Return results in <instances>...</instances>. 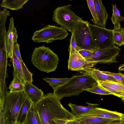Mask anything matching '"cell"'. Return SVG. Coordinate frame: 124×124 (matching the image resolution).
Wrapping results in <instances>:
<instances>
[{
    "mask_svg": "<svg viewBox=\"0 0 124 124\" xmlns=\"http://www.w3.org/2000/svg\"><path fill=\"white\" fill-rule=\"evenodd\" d=\"M60 100L53 93L44 95L32 107L40 124H59L58 119L69 121L79 118L66 109Z\"/></svg>",
    "mask_w": 124,
    "mask_h": 124,
    "instance_id": "cell-1",
    "label": "cell"
},
{
    "mask_svg": "<svg viewBox=\"0 0 124 124\" xmlns=\"http://www.w3.org/2000/svg\"><path fill=\"white\" fill-rule=\"evenodd\" d=\"M97 83L89 75L82 74L74 75L62 85L57 88L53 93L60 100L66 97L77 96L84 89L90 88Z\"/></svg>",
    "mask_w": 124,
    "mask_h": 124,
    "instance_id": "cell-2",
    "label": "cell"
},
{
    "mask_svg": "<svg viewBox=\"0 0 124 124\" xmlns=\"http://www.w3.org/2000/svg\"><path fill=\"white\" fill-rule=\"evenodd\" d=\"M59 61L57 55L44 46L35 47L31 56V62L33 65L39 70L47 73L54 71Z\"/></svg>",
    "mask_w": 124,
    "mask_h": 124,
    "instance_id": "cell-3",
    "label": "cell"
},
{
    "mask_svg": "<svg viewBox=\"0 0 124 124\" xmlns=\"http://www.w3.org/2000/svg\"><path fill=\"white\" fill-rule=\"evenodd\" d=\"M27 98L24 91L7 92L1 111L4 117L5 124H12L13 122H17L21 108Z\"/></svg>",
    "mask_w": 124,
    "mask_h": 124,
    "instance_id": "cell-4",
    "label": "cell"
},
{
    "mask_svg": "<svg viewBox=\"0 0 124 124\" xmlns=\"http://www.w3.org/2000/svg\"><path fill=\"white\" fill-rule=\"evenodd\" d=\"M71 6L70 4L58 7L54 11L52 20L72 33L74 27L84 20L75 14L71 9Z\"/></svg>",
    "mask_w": 124,
    "mask_h": 124,
    "instance_id": "cell-5",
    "label": "cell"
},
{
    "mask_svg": "<svg viewBox=\"0 0 124 124\" xmlns=\"http://www.w3.org/2000/svg\"><path fill=\"white\" fill-rule=\"evenodd\" d=\"M88 23L84 20L79 23L74 27L72 32L78 47L94 51L99 48L93 38Z\"/></svg>",
    "mask_w": 124,
    "mask_h": 124,
    "instance_id": "cell-6",
    "label": "cell"
},
{
    "mask_svg": "<svg viewBox=\"0 0 124 124\" xmlns=\"http://www.w3.org/2000/svg\"><path fill=\"white\" fill-rule=\"evenodd\" d=\"M68 34L66 30L62 27L48 25L35 31L31 39L35 42L47 44L55 40L64 39Z\"/></svg>",
    "mask_w": 124,
    "mask_h": 124,
    "instance_id": "cell-7",
    "label": "cell"
},
{
    "mask_svg": "<svg viewBox=\"0 0 124 124\" xmlns=\"http://www.w3.org/2000/svg\"><path fill=\"white\" fill-rule=\"evenodd\" d=\"M121 49L115 45L103 49H98L94 51L91 57L85 59L89 68H91L97 63L109 64L117 63L116 57Z\"/></svg>",
    "mask_w": 124,
    "mask_h": 124,
    "instance_id": "cell-8",
    "label": "cell"
},
{
    "mask_svg": "<svg viewBox=\"0 0 124 124\" xmlns=\"http://www.w3.org/2000/svg\"><path fill=\"white\" fill-rule=\"evenodd\" d=\"M89 28L93 38L99 49L115 46L112 30L88 23Z\"/></svg>",
    "mask_w": 124,
    "mask_h": 124,
    "instance_id": "cell-9",
    "label": "cell"
},
{
    "mask_svg": "<svg viewBox=\"0 0 124 124\" xmlns=\"http://www.w3.org/2000/svg\"><path fill=\"white\" fill-rule=\"evenodd\" d=\"M18 35L14 26V20L13 17L10 19L8 30L6 39L5 46L7 56L11 58L13 56L15 44L17 42Z\"/></svg>",
    "mask_w": 124,
    "mask_h": 124,
    "instance_id": "cell-10",
    "label": "cell"
},
{
    "mask_svg": "<svg viewBox=\"0 0 124 124\" xmlns=\"http://www.w3.org/2000/svg\"><path fill=\"white\" fill-rule=\"evenodd\" d=\"M80 116H94L113 119L124 118V114L123 113L116 111H111L98 107Z\"/></svg>",
    "mask_w": 124,
    "mask_h": 124,
    "instance_id": "cell-11",
    "label": "cell"
},
{
    "mask_svg": "<svg viewBox=\"0 0 124 124\" xmlns=\"http://www.w3.org/2000/svg\"><path fill=\"white\" fill-rule=\"evenodd\" d=\"M24 92L26 97L32 104L40 100L44 96L43 92L32 83L25 81Z\"/></svg>",
    "mask_w": 124,
    "mask_h": 124,
    "instance_id": "cell-12",
    "label": "cell"
},
{
    "mask_svg": "<svg viewBox=\"0 0 124 124\" xmlns=\"http://www.w3.org/2000/svg\"><path fill=\"white\" fill-rule=\"evenodd\" d=\"M87 68L88 67L85 59L78 52L69 56L68 65L69 70L79 71Z\"/></svg>",
    "mask_w": 124,
    "mask_h": 124,
    "instance_id": "cell-13",
    "label": "cell"
},
{
    "mask_svg": "<svg viewBox=\"0 0 124 124\" xmlns=\"http://www.w3.org/2000/svg\"><path fill=\"white\" fill-rule=\"evenodd\" d=\"M97 82L100 87L117 97L124 91V85L119 82L108 80Z\"/></svg>",
    "mask_w": 124,
    "mask_h": 124,
    "instance_id": "cell-14",
    "label": "cell"
},
{
    "mask_svg": "<svg viewBox=\"0 0 124 124\" xmlns=\"http://www.w3.org/2000/svg\"><path fill=\"white\" fill-rule=\"evenodd\" d=\"M10 15L9 11L4 8L0 11V48L6 52V39L7 32L5 27L6 21L7 17Z\"/></svg>",
    "mask_w": 124,
    "mask_h": 124,
    "instance_id": "cell-15",
    "label": "cell"
},
{
    "mask_svg": "<svg viewBox=\"0 0 124 124\" xmlns=\"http://www.w3.org/2000/svg\"><path fill=\"white\" fill-rule=\"evenodd\" d=\"M79 71L82 74L89 75L93 77L97 82L108 80L118 82L111 76L104 73L103 71L100 70L95 68L92 67L87 68Z\"/></svg>",
    "mask_w": 124,
    "mask_h": 124,
    "instance_id": "cell-16",
    "label": "cell"
},
{
    "mask_svg": "<svg viewBox=\"0 0 124 124\" xmlns=\"http://www.w3.org/2000/svg\"><path fill=\"white\" fill-rule=\"evenodd\" d=\"M78 120L80 124H108L119 122L122 119L105 118L94 116H80Z\"/></svg>",
    "mask_w": 124,
    "mask_h": 124,
    "instance_id": "cell-17",
    "label": "cell"
},
{
    "mask_svg": "<svg viewBox=\"0 0 124 124\" xmlns=\"http://www.w3.org/2000/svg\"><path fill=\"white\" fill-rule=\"evenodd\" d=\"M94 1L99 19L97 25L105 28L108 14L101 0H94Z\"/></svg>",
    "mask_w": 124,
    "mask_h": 124,
    "instance_id": "cell-18",
    "label": "cell"
},
{
    "mask_svg": "<svg viewBox=\"0 0 124 124\" xmlns=\"http://www.w3.org/2000/svg\"><path fill=\"white\" fill-rule=\"evenodd\" d=\"M87 106H78L71 103L68 104L71 110V112L74 115L79 117L80 116L86 113L99 105L98 104H93L86 102Z\"/></svg>",
    "mask_w": 124,
    "mask_h": 124,
    "instance_id": "cell-19",
    "label": "cell"
},
{
    "mask_svg": "<svg viewBox=\"0 0 124 124\" xmlns=\"http://www.w3.org/2000/svg\"><path fill=\"white\" fill-rule=\"evenodd\" d=\"M14 78L8 87L9 92L11 93L18 92L24 91V81L19 76L17 72L14 70Z\"/></svg>",
    "mask_w": 124,
    "mask_h": 124,
    "instance_id": "cell-20",
    "label": "cell"
},
{
    "mask_svg": "<svg viewBox=\"0 0 124 124\" xmlns=\"http://www.w3.org/2000/svg\"><path fill=\"white\" fill-rule=\"evenodd\" d=\"M32 106V103L27 98L22 105L19 113L17 120L18 124L24 123L29 112Z\"/></svg>",
    "mask_w": 124,
    "mask_h": 124,
    "instance_id": "cell-21",
    "label": "cell"
},
{
    "mask_svg": "<svg viewBox=\"0 0 124 124\" xmlns=\"http://www.w3.org/2000/svg\"><path fill=\"white\" fill-rule=\"evenodd\" d=\"M28 0H3L0 5L5 8L16 10L22 8Z\"/></svg>",
    "mask_w": 124,
    "mask_h": 124,
    "instance_id": "cell-22",
    "label": "cell"
},
{
    "mask_svg": "<svg viewBox=\"0 0 124 124\" xmlns=\"http://www.w3.org/2000/svg\"><path fill=\"white\" fill-rule=\"evenodd\" d=\"M113 13L112 16L110 18L114 26V30L119 29L121 28L120 22L124 21V17L121 15L120 12L117 8L116 4H112Z\"/></svg>",
    "mask_w": 124,
    "mask_h": 124,
    "instance_id": "cell-23",
    "label": "cell"
},
{
    "mask_svg": "<svg viewBox=\"0 0 124 124\" xmlns=\"http://www.w3.org/2000/svg\"><path fill=\"white\" fill-rule=\"evenodd\" d=\"M70 78H45L43 79L47 82L52 88L54 91L66 83Z\"/></svg>",
    "mask_w": 124,
    "mask_h": 124,
    "instance_id": "cell-24",
    "label": "cell"
},
{
    "mask_svg": "<svg viewBox=\"0 0 124 124\" xmlns=\"http://www.w3.org/2000/svg\"><path fill=\"white\" fill-rule=\"evenodd\" d=\"M114 44L120 46L124 45V28L117 30H112Z\"/></svg>",
    "mask_w": 124,
    "mask_h": 124,
    "instance_id": "cell-25",
    "label": "cell"
},
{
    "mask_svg": "<svg viewBox=\"0 0 124 124\" xmlns=\"http://www.w3.org/2000/svg\"><path fill=\"white\" fill-rule=\"evenodd\" d=\"M11 61L12 62L14 70H16L24 81L22 66L19 60L14 54Z\"/></svg>",
    "mask_w": 124,
    "mask_h": 124,
    "instance_id": "cell-26",
    "label": "cell"
},
{
    "mask_svg": "<svg viewBox=\"0 0 124 124\" xmlns=\"http://www.w3.org/2000/svg\"><path fill=\"white\" fill-rule=\"evenodd\" d=\"M88 7L91 13L93 19L92 20L94 23L97 25L99 21L96 12L94 0H86Z\"/></svg>",
    "mask_w": 124,
    "mask_h": 124,
    "instance_id": "cell-27",
    "label": "cell"
},
{
    "mask_svg": "<svg viewBox=\"0 0 124 124\" xmlns=\"http://www.w3.org/2000/svg\"><path fill=\"white\" fill-rule=\"evenodd\" d=\"M24 124H40L32 106L30 110Z\"/></svg>",
    "mask_w": 124,
    "mask_h": 124,
    "instance_id": "cell-28",
    "label": "cell"
},
{
    "mask_svg": "<svg viewBox=\"0 0 124 124\" xmlns=\"http://www.w3.org/2000/svg\"><path fill=\"white\" fill-rule=\"evenodd\" d=\"M21 64L24 81L32 83L33 82V74L28 70L23 61H20Z\"/></svg>",
    "mask_w": 124,
    "mask_h": 124,
    "instance_id": "cell-29",
    "label": "cell"
},
{
    "mask_svg": "<svg viewBox=\"0 0 124 124\" xmlns=\"http://www.w3.org/2000/svg\"><path fill=\"white\" fill-rule=\"evenodd\" d=\"M71 33V36L70 40V43L68 48L69 56L76 52H78L81 49L77 46L73 33L72 32Z\"/></svg>",
    "mask_w": 124,
    "mask_h": 124,
    "instance_id": "cell-30",
    "label": "cell"
},
{
    "mask_svg": "<svg viewBox=\"0 0 124 124\" xmlns=\"http://www.w3.org/2000/svg\"><path fill=\"white\" fill-rule=\"evenodd\" d=\"M91 93L101 95L112 94L111 93L108 92L100 87L98 84L92 87L84 89Z\"/></svg>",
    "mask_w": 124,
    "mask_h": 124,
    "instance_id": "cell-31",
    "label": "cell"
},
{
    "mask_svg": "<svg viewBox=\"0 0 124 124\" xmlns=\"http://www.w3.org/2000/svg\"><path fill=\"white\" fill-rule=\"evenodd\" d=\"M105 73L114 78L118 82L124 85V74L121 73H115L108 71H103Z\"/></svg>",
    "mask_w": 124,
    "mask_h": 124,
    "instance_id": "cell-32",
    "label": "cell"
},
{
    "mask_svg": "<svg viewBox=\"0 0 124 124\" xmlns=\"http://www.w3.org/2000/svg\"><path fill=\"white\" fill-rule=\"evenodd\" d=\"M19 47V45L17 43V42L15 44L13 50V54H14L20 61H22L23 60L20 52Z\"/></svg>",
    "mask_w": 124,
    "mask_h": 124,
    "instance_id": "cell-33",
    "label": "cell"
},
{
    "mask_svg": "<svg viewBox=\"0 0 124 124\" xmlns=\"http://www.w3.org/2000/svg\"><path fill=\"white\" fill-rule=\"evenodd\" d=\"M78 52L85 59L91 56L93 54L94 51L82 49L79 50Z\"/></svg>",
    "mask_w": 124,
    "mask_h": 124,
    "instance_id": "cell-34",
    "label": "cell"
},
{
    "mask_svg": "<svg viewBox=\"0 0 124 124\" xmlns=\"http://www.w3.org/2000/svg\"><path fill=\"white\" fill-rule=\"evenodd\" d=\"M5 120L3 112L0 110V124H5Z\"/></svg>",
    "mask_w": 124,
    "mask_h": 124,
    "instance_id": "cell-35",
    "label": "cell"
},
{
    "mask_svg": "<svg viewBox=\"0 0 124 124\" xmlns=\"http://www.w3.org/2000/svg\"><path fill=\"white\" fill-rule=\"evenodd\" d=\"M64 124H80L78 119L67 122Z\"/></svg>",
    "mask_w": 124,
    "mask_h": 124,
    "instance_id": "cell-36",
    "label": "cell"
},
{
    "mask_svg": "<svg viewBox=\"0 0 124 124\" xmlns=\"http://www.w3.org/2000/svg\"><path fill=\"white\" fill-rule=\"evenodd\" d=\"M108 124H124V118L119 121Z\"/></svg>",
    "mask_w": 124,
    "mask_h": 124,
    "instance_id": "cell-37",
    "label": "cell"
},
{
    "mask_svg": "<svg viewBox=\"0 0 124 124\" xmlns=\"http://www.w3.org/2000/svg\"><path fill=\"white\" fill-rule=\"evenodd\" d=\"M118 97L121 98V99L122 101H124V97L122 96H118Z\"/></svg>",
    "mask_w": 124,
    "mask_h": 124,
    "instance_id": "cell-38",
    "label": "cell"
},
{
    "mask_svg": "<svg viewBox=\"0 0 124 124\" xmlns=\"http://www.w3.org/2000/svg\"><path fill=\"white\" fill-rule=\"evenodd\" d=\"M119 96H121L124 97V91L122 92L120 94L118 95L117 97H118Z\"/></svg>",
    "mask_w": 124,
    "mask_h": 124,
    "instance_id": "cell-39",
    "label": "cell"
},
{
    "mask_svg": "<svg viewBox=\"0 0 124 124\" xmlns=\"http://www.w3.org/2000/svg\"><path fill=\"white\" fill-rule=\"evenodd\" d=\"M12 124H18V123H17V122H13L12 123Z\"/></svg>",
    "mask_w": 124,
    "mask_h": 124,
    "instance_id": "cell-40",
    "label": "cell"
},
{
    "mask_svg": "<svg viewBox=\"0 0 124 124\" xmlns=\"http://www.w3.org/2000/svg\"></svg>",
    "mask_w": 124,
    "mask_h": 124,
    "instance_id": "cell-41",
    "label": "cell"
}]
</instances>
